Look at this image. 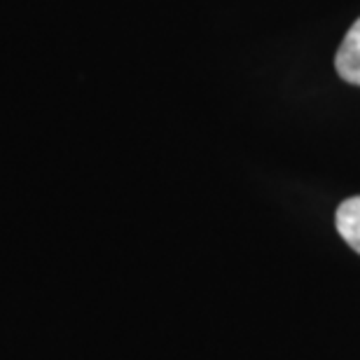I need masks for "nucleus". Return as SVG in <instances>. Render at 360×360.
<instances>
[{
  "instance_id": "nucleus-1",
  "label": "nucleus",
  "mask_w": 360,
  "mask_h": 360,
  "mask_svg": "<svg viewBox=\"0 0 360 360\" xmlns=\"http://www.w3.org/2000/svg\"><path fill=\"white\" fill-rule=\"evenodd\" d=\"M335 68L344 82L360 87V17L349 28L335 56Z\"/></svg>"
},
{
  "instance_id": "nucleus-2",
  "label": "nucleus",
  "mask_w": 360,
  "mask_h": 360,
  "mask_svg": "<svg viewBox=\"0 0 360 360\" xmlns=\"http://www.w3.org/2000/svg\"><path fill=\"white\" fill-rule=\"evenodd\" d=\"M337 232L360 255V197L342 201L335 213Z\"/></svg>"
}]
</instances>
